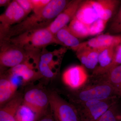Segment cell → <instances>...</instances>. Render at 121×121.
<instances>
[{
    "label": "cell",
    "instance_id": "cell-1",
    "mask_svg": "<svg viewBox=\"0 0 121 121\" xmlns=\"http://www.w3.org/2000/svg\"><path fill=\"white\" fill-rule=\"evenodd\" d=\"M70 2L67 0H51L41 11L27 16L12 26L0 40L8 39L28 31L47 27Z\"/></svg>",
    "mask_w": 121,
    "mask_h": 121
},
{
    "label": "cell",
    "instance_id": "cell-2",
    "mask_svg": "<svg viewBox=\"0 0 121 121\" xmlns=\"http://www.w3.org/2000/svg\"><path fill=\"white\" fill-rule=\"evenodd\" d=\"M6 40L18 46L27 52L40 51L52 44H60L47 27L31 30Z\"/></svg>",
    "mask_w": 121,
    "mask_h": 121
},
{
    "label": "cell",
    "instance_id": "cell-3",
    "mask_svg": "<svg viewBox=\"0 0 121 121\" xmlns=\"http://www.w3.org/2000/svg\"><path fill=\"white\" fill-rule=\"evenodd\" d=\"M93 82L76 91L74 102L104 100L117 96L113 88L108 82L99 78H91Z\"/></svg>",
    "mask_w": 121,
    "mask_h": 121
},
{
    "label": "cell",
    "instance_id": "cell-4",
    "mask_svg": "<svg viewBox=\"0 0 121 121\" xmlns=\"http://www.w3.org/2000/svg\"><path fill=\"white\" fill-rule=\"evenodd\" d=\"M40 52V51L29 52L27 58L23 62L9 69L7 76L11 80L20 79L24 83L42 76L39 67Z\"/></svg>",
    "mask_w": 121,
    "mask_h": 121
},
{
    "label": "cell",
    "instance_id": "cell-5",
    "mask_svg": "<svg viewBox=\"0 0 121 121\" xmlns=\"http://www.w3.org/2000/svg\"><path fill=\"white\" fill-rule=\"evenodd\" d=\"M117 96L104 100L83 102H74L80 121H95L117 102Z\"/></svg>",
    "mask_w": 121,
    "mask_h": 121
},
{
    "label": "cell",
    "instance_id": "cell-6",
    "mask_svg": "<svg viewBox=\"0 0 121 121\" xmlns=\"http://www.w3.org/2000/svg\"><path fill=\"white\" fill-rule=\"evenodd\" d=\"M50 111L55 121H80L74 104L67 101L56 92L48 94Z\"/></svg>",
    "mask_w": 121,
    "mask_h": 121
},
{
    "label": "cell",
    "instance_id": "cell-7",
    "mask_svg": "<svg viewBox=\"0 0 121 121\" xmlns=\"http://www.w3.org/2000/svg\"><path fill=\"white\" fill-rule=\"evenodd\" d=\"M0 64L2 68L15 67L26 60L29 53L6 40H0Z\"/></svg>",
    "mask_w": 121,
    "mask_h": 121
},
{
    "label": "cell",
    "instance_id": "cell-8",
    "mask_svg": "<svg viewBox=\"0 0 121 121\" xmlns=\"http://www.w3.org/2000/svg\"><path fill=\"white\" fill-rule=\"evenodd\" d=\"M22 104L30 108L38 121L47 113L50 106L48 94L37 88L30 89L23 96Z\"/></svg>",
    "mask_w": 121,
    "mask_h": 121
},
{
    "label": "cell",
    "instance_id": "cell-9",
    "mask_svg": "<svg viewBox=\"0 0 121 121\" xmlns=\"http://www.w3.org/2000/svg\"><path fill=\"white\" fill-rule=\"evenodd\" d=\"M27 16L16 0H13L0 16V39L12 26L19 23Z\"/></svg>",
    "mask_w": 121,
    "mask_h": 121
},
{
    "label": "cell",
    "instance_id": "cell-10",
    "mask_svg": "<svg viewBox=\"0 0 121 121\" xmlns=\"http://www.w3.org/2000/svg\"><path fill=\"white\" fill-rule=\"evenodd\" d=\"M62 78L65 85L76 91L84 86L89 82L90 77L84 66L75 65L66 69L63 73Z\"/></svg>",
    "mask_w": 121,
    "mask_h": 121
},
{
    "label": "cell",
    "instance_id": "cell-11",
    "mask_svg": "<svg viewBox=\"0 0 121 121\" xmlns=\"http://www.w3.org/2000/svg\"><path fill=\"white\" fill-rule=\"evenodd\" d=\"M82 0H73L70 1L65 9L53 21L48 28L52 34H56L61 29L67 26L75 16Z\"/></svg>",
    "mask_w": 121,
    "mask_h": 121
},
{
    "label": "cell",
    "instance_id": "cell-12",
    "mask_svg": "<svg viewBox=\"0 0 121 121\" xmlns=\"http://www.w3.org/2000/svg\"><path fill=\"white\" fill-rule=\"evenodd\" d=\"M75 16L81 22L88 25L99 19L96 0L82 1Z\"/></svg>",
    "mask_w": 121,
    "mask_h": 121
},
{
    "label": "cell",
    "instance_id": "cell-13",
    "mask_svg": "<svg viewBox=\"0 0 121 121\" xmlns=\"http://www.w3.org/2000/svg\"><path fill=\"white\" fill-rule=\"evenodd\" d=\"M102 50L92 48L81 43L76 52L77 58L83 66L94 70L97 67L99 54Z\"/></svg>",
    "mask_w": 121,
    "mask_h": 121
},
{
    "label": "cell",
    "instance_id": "cell-14",
    "mask_svg": "<svg viewBox=\"0 0 121 121\" xmlns=\"http://www.w3.org/2000/svg\"><path fill=\"white\" fill-rule=\"evenodd\" d=\"M82 43L86 46L99 50L111 47H117L121 43V35H99Z\"/></svg>",
    "mask_w": 121,
    "mask_h": 121
},
{
    "label": "cell",
    "instance_id": "cell-15",
    "mask_svg": "<svg viewBox=\"0 0 121 121\" xmlns=\"http://www.w3.org/2000/svg\"><path fill=\"white\" fill-rule=\"evenodd\" d=\"M23 99L22 94L17 93L11 100L0 107V121H16V114L23 103Z\"/></svg>",
    "mask_w": 121,
    "mask_h": 121
},
{
    "label": "cell",
    "instance_id": "cell-16",
    "mask_svg": "<svg viewBox=\"0 0 121 121\" xmlns=\"http://www.w3.org/2000/svg\"><path fill=\"white\" fill-rule=\"evenodd\" d=\"M66 50V48H63L49 52L44 48L40 52V60L46 64L52 71L57 74L60 62Z\"/></svg>",
    "mask_w": 121,
    "mask_h": 121
},
{
    "label": "cell",
    "instance_id": "cell-17",
    "mask_svg": "<svg viewBox=\"0 0 121 121\" xmlns=\"http://www.w3.org/2000/svg\"><path fill=\"white\" fill-rule=\"evenodd\" d=\"M17 84L14 82L8 76H1L0 79V106L11 100L16 94Z\"/></svg>",
    "mask_w": 121,
    "mask_h": 121
},
{
    "label": "cell",
    "instance_id": "cell-18",
    "mask_svg": "<svg viewBox=\"0 0 121 121\" xmlns=\"http://www.w3.org/2000/svg\"><path fill=\"white\" fill-rule=\"evenodd\" d=\"M55 35L60 45L70 48L75 52L81 43L70 31L67 25L59 30Z\"/></svg>",
    "mask_w": 121,
    "mask_h": 121
},
{
    "label": "cell",
    "instance_id": "cell-19",
    "mask_svg": "<svg viewBox=\"0 0 121 121\" xmlns=\"http://www.w3.org/2000/svg\"><path fill=\"white\" fill-rule=\"evenodd\" d=\"M95 77L109 82L112 86L117 96L121 98V65L114 68L105 74Z\"/></svg>",
    "mask_w": 121,
    "mask_h": 121
},
{
    "label": "cell",
    "instance_id": "cell-20",
    "mask_svg": "<svg viewBox=\"0 0 121 121\" xmlns=\"http://www.w3.org/2000/svg\"><path fill=\"white\" fill-rule=\"evenodd\" d=\"M117 47H110L102 50L99 57V65L93 70L91 76L95 75L110 65L112 61L115 51Z\"/></svg>",
    "mask_w": 121,
    "mask_h": 121
},
{
    "label": "cell",
    "instance_id": "cell-21",
    "mask_svg": "<svg viewBox=\"0 0 121 121\" xmlns=\"http://www.w3.org/2000/svg\"><path fill=\"white\" fill-rule=\"evenodd\" d=\"M121 1L117 0H98L100 19L108 21L112 17Z\"/></svg>",
    "mask_w": 121,
    "mask_h": 121
},
{
    "label": "cell",
    "instance_id": "cell-22",
    "mask_svg": "<svg viewBox=\"0 0 121 121\" xmlns=\"http://www.w3.org/2000/svg\"><path fill=\"white\" fill-rule=\"evenodd\" d=\"M70 31L78 39L86 38L90 36V25L86 24L73 17L68 26Z\"/></svg>",
    "mask_w": 121,
    "mask_h": 121
},
{
    "label": "cell",
    "instance_id": "cell-23",
    "mask_svg": "<svg viewBox=\"0 0 121 121\" xmlns=\"http://www.w3.org/2000/svg\"><path fill=\"white\" fill-rule=\"evenodd\" d=\"M95 121H121V113L117 105V103L111 106Z\"/></svg>",
    "mask_w": 121,
    "mask_h": 121
},
{
    "label": "cell",
    "instance_id": "cell-24",
    "mask_svg": "<svg viewBox=\"0 0 121 121\" xmlns=\"http://www.w3.org/2000/svg\"><path fill=\"white\" fill-rule=\"evenodd\" d=\"M15 118L16 121H36L34 113L23 104L18 109Z\"/></svg>",
    "mask_w": 121,
    "mask_h": 121
},
{
    "label": "cell",
    "instance_id": "cell-25",
    "mask_svg": "<svg viewBox=\"0 0 121 121\" xmlns=\"http://www.w3.org/2000/svg\"><path fill=\"white\" fill-rule=\"evenodd\" d=\"M121 65V43L115 48L112 61L108 67L94 75V77L100 76L107 73L116 67Z\"/></svg>",
    "mask_w": 121,
    "mask_h": 121
},
{
    "label": "cell",
    "instance_id": "cell-26",
    "mask_svg": "<svg viewBox=\"0 0 121 121\" xmlns=\"http://www.w3.org/2000/svg\"><path fill=\"white\" fill-rule=\"evenodd\" d=\"M108 22L99 18L90 25V36L95 35L102 32L105 28Z\"/></svg>",
    "mask_w": 121,
    "mask_h": 121
},
{
    "label": "cell",
    "instance_id": "cell-27",
    "mask_svg": "<svg viewBox=\"0 0 121 121\" xmlns=\"http://www.w3.org/2000/svg\"><path fill=\"white\" fill-rule=\"evenodd\" d=\"M39 70L42 76L48 78H52L57 74L52 71L45 63L39 60Z\"/></svg>",
    "mask_w": 121,
    "mask_h": 121
},
{
    "label": "cell",
    "instance_id": "cell-28",
    "mask_svg": "<svg viewBox=\"0 0 121 121\" xmlns=\"http://www.w3.org/2000/svg\"><path fill=\"white\" fill-rule=\"evenodd\" d=\"M51 0H30L33 13L40 12L50 2Z\"/></svg>",
    "mask_w": 121,
    "mask_h": 121
},
{
    "label": "cell",
    "instance_id": "cell-29",
    "mask_svg": "<svg viewBox=\"0 0 121 121\" xmlns=\"http://www.w3.org/2000/svg\"><path fill=\"white\" fill-rule=\"evenodd\" d=\"M111 29L114 33H121V8L112 23Z\"/></svg>",
    "mask_w": 121,
    "mask_h": 121
},
{
    "label": "cell",
    "instance_id": "cell-30",
    "mask_svg": "<svg viewBox=\"0 0 121 121\" xmlns=\"http://www.w3.org/2000/svg\"><path fill=\"white\" fill-rule=\"evenodd\" d=\"M27 16L33 11L32 5L30 0H16Z\"/></svg>",
    "mask_w": 121,
    "mask_h": 121
},
{
    "label": "cell",
    "instance_id": "cell-31",
    "mask_svg": "<svg viewBox=\"0 0 121 121\" xmlns=\"http://www.w3.org/2000/svg\"><path fill=\"white\" fill-rule=\"evenodd\" d=\"M38 121H55L53 118L51 111H48L45 115L39 119Z\"/></svg>",
    "mask_w": 121,
    "mask_h": 121
},
{
    "label": "cell",
    "instance_id": "cell-32",
    "mask_svg": "<svg viewBox=\"0 0 121 121\" xmlns=\"http://www.w3.org/2000/svg\"><path fill=\"white\" fill-rule=\"evenodd\" d=\"M11 0H0V6L1 7H8L11 3Z\"/></svg>",
    "mask_w": 121,
    "mask_h": 121
}]
</instances>
